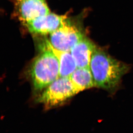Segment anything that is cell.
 I'll return each mask as SVG.
<instances>
[{
	"label": "cell",
	"mask_w": 133,
	"mask_h": 133,
	"mask_svg": "<svg viewBox=\"0 0 133 133\" xmlns=\"http://www.w3.org/2000/svg\"><path fill=\"white\" fill-rule=\"evenodd\" d=\"M90 68L95 87L113 93L130 66L113 58L104 49L96 47L92 55Z\"/></svg>",
	"instance_id": "cell-1"
},
{
	"label": "cell",
	"mask_w": 133,
	"mask_h": 133,
	"mask_svg": "<svg viewBox=\"0 0 133 133\" xmlns=\"http://www.w3.org/2000/svg\"><path fill=\"white\" fill-rule=\"evenodd\" d=\"M42 53L35 58L31 68V77L35 90L41 91L59 77V64L54 54L41 47Z\"/></svg>",
	"instance_id": "cell-2"
},
{
	"label": "cell",
	"mask_w": 133,
	"mask_h": 133,
	"mask_svg": "<svg viewBox=\"0 0 133 133\" xmlns=\"http://www.w3.org/2000/svg\"><path fill=\"white\" fill-rule=\"evenodd\" d=\"M78 93L69 77H59L49 85L37 99L45 109H49L61 104Z\"/></svg>",
	"instance_id": "cell-3"
},
{
	"label": "cell",
	"mask_w": 133,
	"mask_h": 133,
	"mask_svg": "<svg viewBox=\"0 0 133 133\" xmlns=\"http://www.w3.org/2000/svg\"><path fill=\"white\" fill-rule=\"evenodd\" d=\"M66 21L50 34L48 41L56 49L70 52L73 47L85 36L76 27Z\"/></svg>",
	"instance_id": "cell-4"
},
{
	"label": "cell",
	"mask_w": 133,
	"mask_h": 133,
	"mask_svg": "<svg viewBox=\"0 0 133 133\" xmlns=\"http://www.w3.org/2000/svg\"><path fill=\"white\" fill-rule=\"evenodd\" d=\"M14 12L23 23L50 13L46 0H16Z\"/></svg>",
	"instance_id": "cell-5"
},
{
	"label": "cell",
	"mask_w": 133,
	"mask_h": 133,
	"mask_svg": "<svg viewBox=\"0 0 133 133\" xmlns=\"http://www.w3.org/2000/svg\"><path fill=\"white\" fill-rule=\"evenodd\" d=\"M66 15L50 13L23 23L30 33L45 35L57 30L67 20Z\"/></svg>",
	"instance_id": "cell-6"
},
{
	"label": "cell",
	"mask_w": 133,
	"mask_h": 133,
	"mask_svg": "<svg viewBox=\"0 0 133 133\" xmlns=\"http://www.w3.org/2000/svg\"><path fill=\"white\" fill-rule=\"evenodd\" d=\"M96 47L92 41L85 37L73 47L70 52L77 68L90 67L92 55Z\"/></svg>",
	"instance_id": "cell-7"
},
{
	"label": "cell",
	"mask_w": 133,
	"mask_h": 133,
	"mask_svg": "<svg viewBox=\"0 0 133 133\" xmlns=\"http://www.w3.org/2000/svg\"><path fill=\"white\" fill-rule=\"evenodd\" d=\"M42 47L52 52L58 59L59 64V77H69L77 66L70 52L56 49L46 40Z\"/></svg>",
	"instance_id": "cell-8"
},
{
	"label": "cell",
	"mask_w": 133,
	"mask_h": 133,
	"mask_svg": "<svg viewBox=\"0 0 133 133\" xmlns=\"http://www.w3.org/2000/svg\"><path fill=\"white\" fill-rule=\"evenodd\" d=\"M69 77L78 93L95 87L90 67L77 68Z\"/></svg>",
	"instance_id": "cell-9"
}]
</instances>
